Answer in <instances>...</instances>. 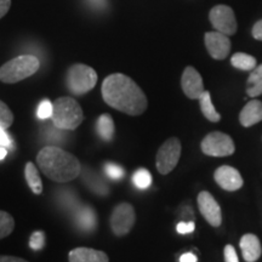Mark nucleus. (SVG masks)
<instances>
[{
    "label": "nucleus",
    "instance_id": "f257e3e1",
    "mask_svg": "<svg viewBox=\"0 0 262 262\" xmlns=\"http://www.w3.org/2000/svg\"><path fill=\"white\" fill-rule=\"evenodd\" d=\"M101 93L108 106L129 116H140L147 110L148 102L145 93L125 74L108 75L103 80Z\"/></svg>",
    "mask_w": 262,
    "mask_h": 262
},
{
    "label": "nucleus",
    "instance_id": "f03ea898",
    "mask_svg": "<svg viewBox=\"0 0 262 262\" xmlns=\"http://www.w3.org/2000/svg\"><path fill=\"white\" fill-rule=\"evenodd\" d=\"M39 168L55 182H70L80 175L79 160L67 150L55 146H48L38 153Z\"/></svg>",
    "mask_w": 262,
    "mask_h": 262
},
{
    "label": "nucleus",
    "instance_id": "7ed1b4c3",
    "mask_svg": "<svg viewBox=\"0 0 262 262\" xmlns=\"http://www.w3.org/2000/svg\"><path fill=\"white\" fill-rule=\"evenodd\" d=\"M52 124L60 130H74L84 119L80 104L72 97H58L54 102Z\"/></svg>",
    "mask_w": 262,
    "mask_h": 262
},
{
    "label": "nucleus",
    "instance_id": "20e7f679",
    "mask_svg": "<svg viewBox=\"0 0 262 262\" xmlns=\"http://www.w3.org/2000/svg\"><path fill=\"white\" fill-rule=\"evenodd\" d=\"M40 63L35 56L24 55L12 58L0 67V80L6 84H15L37 73Z\"/></svg>",
    "mask_w": 262,
    "mask_h": 262
},
{
    "label": "nucleus",
    "instance_id": "39448f33",
    "mask_svg": "<svg viewBox=\"0 0 262 262\" xmlns=\"http://www.w3.org/2000/svg\"><path fill=\"white\" fill-rule=\"evenodd\" d=\"M66 83L72 94L80 96L94 89L97 83V73L86 64H73L67 72Z\"/></svg>",
    "mask_w": 262,
    "mask_h": 262
},
{
    "label": "nucleus",
    "instance_id": "423d86ee",
    "mask_svg": "<svg viewBox=\"0 0 262 262\" xmlns=\"http://www.w3.org/2000/svg\"><path fill=\"white\" fill-rule=\"evenodd\" d=\"M201 148L204 155L210 157L232 156L235 150L232 137L220 131H214L206 135L202 141Z\"/></svg>",
    "mask_w": 262,
    "mask_h": 262
},
{
    "label": "nucleus",
    "instance_id": "0eeeda50",
    "mask_svg": "<svg viewBox=\"0 0 262 262\" xmlns=\"http://www.w3.org/2000/svg\"><path fill=\"white\" fill-rule=\"evenodd\" d=\"M181 157V142L176 137L166 140L157 153V169L162 175L171 172Z\"/></svg>",
    "mask_w": 262,
    "mask_h": 262
},
{
    "label": "nucleus",
    "instance_id": "6e6552de",
    "mask_svg": "<svg viewBox=\"0 0 262 262\" xmlns=\"http://www.w3.org/2000/svg\"><path fill=\"white\" fill-rule=\"evenodd\" d=\"M135 220L136 215L133 205L127 204V203H122V204L116 206L112 215H111V229L118 237H122L131 231V228L135 225Z\"/></svg>",
    "mask_w": 262,
    "mask_h": 262
},
{
    "label": "nucleus",
    "instance_id": "1a4fd4ad",
    "mask_svg": "<svg viewBox=\"0 0 262 262\" xmlns=\"http://www.w3.org/2000/svg\"><path fill=\"white\" fill-rule=\"evenodd\" d=\"M209 18L216 31L226 35H233L237 32V19L234 11L227 5H216L210 10Z\"/></svg>",
    "mask_w": 262,
    "mask_h": 262
},
{
    "label": "nucleus",
    "instance_id": "9d476101",
    "mask_svg": "<svg viewBox=\"0 0 262 262\" xmlns=\"http://www.w3.org/2000/svg\"><path fill=\"white\" fill-rule=\"evenodd\" d=\"M205 47L212 58L225 60L231 51V40L224 33L208 32L205 34Z\"/></svg>",
    "mask_w": 262,
    "mask_h": 262
},
{
    "label": "nucleus",
    "instance_id": "9b49d317",
    "mask_svg": "<svg viewBox=\"0 0 262 262\" xmlns=\"http://www.w3.org/2000/svg\"><path fill=\"white\" fill-rule=\"evenodd\" d=\"M198 208L204 219L214 227H219L222 222L221 208L216 199L209 192L203 191L198 195Z\"/></svg>",
    "mask_w": 262,
    "mask_h": 262
},
{
    "label": "nucleus",
    "instance_id": "f8f14e48",
    "mask_svg": "<svg viewBox=\"0 0 262 262\" xmlns=\"http://www.w3.org/2000/svg\"><path fill=\"white\" fill-rule=\"evenodd\" d=\"M214 178L216 183L221 188L229 192L238 191L239 188H242L244 183L241 172L235 168H232V166L228 165H222L220 168L216 169Z\"/></svg>",
    "mask_w": 262,
    "mask_h": 262
},
{
    "label": "nucleus",
    "instance_id": "ddd939ff",
    "mask_svg": "<svg viewBox=\"0 0 262 262\" xmlns=\"http://www.w3.org/2000/svg\"><path fill=\"white\" fill-rule=\"evenodd\" d=\"M181 85L186 96L188 98H192V100H198L202 96V94L205 91L202 75L198 73V71L195 68L191 67V66L183 71Z\"/></svg>",
    "mask_w": 262,
    "mask_h": 262
},
{
    "label": "nucleus",
    "instance_id": "4468645a",
    "mask_svg": "<svg viewBox=\"0 0 262 262\" xmlns=\"http://www.w3.org/2000/svg\"><path fill=\"white\" fill-rule=\"evenodd\" d=\"M241 249L244 260L247 262H255L260 258L262 247L260 241L253 233L244 234L241 239Z\"/></svg>",
    "mask_w": 262,
    "mask_h": 262
},
{
    "label": "nucleus",
    "instance_id": "2eb2a0df",
    "mask_svg": "<svg viewBox=\"0 0 262 262\" xmlns=\"http://www.w3.org/2000/svg\"><path fill=\"white\" fill-rule=\"evenodd\" d=\"M239 122L245 127L253 126L255 124L262 122V102L257 100H251L245 104L241 114Z\"/></svg>",
    "mask_w": 262,
    "mask_h": 262
},
{
    "label": "nucleus",
    "instance_id": "dca6fc26",
    "mask_svg": "<svg viewBox=\"0 0 262 262\" xmlns=\"http://www.w3.org/2000/svg\"><path fill=\"white\" fill-rule=\"evenodd\" d=\"M70 262H108L106 253L91 248H75L68 255Z\"/></svg>",
    "mask_w": 262,
    "mask_h": 262
},
{
    "label": "nucleus",
    "instance_id": "f3484780",
    "mask_svg": "<svg viewBox=\"0 0 262 262\" xmlns=\"http://www.w3.org/2000/svg\"><path fill=\"white\" fill-rule=\"evenodd\" d=\"M75 222H77L78 227L85 232L94 231L97 225L96 212L90 206H83L75 214Z\"/></svg>",
    "mask_w": 262,
    "mask_h": 262
},
{
    "label": "nucleus",
    "instance_id": "a211bd4d",
    "mask_svg": "<svg viewBox=\"0 0 262 262\" xmlns=\"http://www.w3.org/2000/svg\"><path fill=\"white\" fill-rule=\"evenodd\" d=\"M247 94L250 97L260 96L262 94V64L256 66L251 71L247 83Z\"/></svg>",
    "mask_w": 262,
    "mask_h": 262
},
{
    "label": "nucleus",
    "instance_id": "6ab92c4d",
    "mask_svg": "<svg viewBox=\"0 0 262 262\" xmlns=\"http://www.w3.org/2000/svg\"><path fill=\"white\" fill-rule=\"evenodd\" d=\"M198 100H199V104H201L202 113L204 114V117L206 118V119L210 120V122H212V123L220 122L221 116L217 113V111L215 110L214 104H212L210 93H209V91H204Z\"/></svg>",
    "mask_w": 262,
    "mask_h": 262
},
{
    "label": "nucleus",
    "instance_id": "aec40b11",
    "mask_svg": "<svg viewBox=\"0 0 262 262\" xmlns=\"http://www.w3.org/2000/svg\"><path fill=\"white\" fill-rule=\"evenodd\" d=\"M96 131L103 141H111L114 136V122L110 114H102L97 119Z\"/></svg>",
    "mask_w": 262,
    "mask_h": 262
},
{
    "label": "nucleus",
    "instance_id": "412c9836",
    "mask_svg": "<svg viewBox=\"0 0 262 262\" xmlns=\"http://www.w3.org/2000/svg\"><path fill=\"white\" fill-rule=\"evenodd\" d=\"M25 176L32 192L35 193V194H40L42 192V182L40 176H39L38 169L35 168V165L32 162H28L27 165H26Z\"/></svg>",
    "mask_w": 262,
    "mask_h": 262
},
{
    "label": "nucleus",
    "instance_id": "4be33fe9",
    "mask_svg": "<svg viewBox=\"0 0 262 262\" xmlns=\"http://www.w3.org/2000/svg\"><path fill=\"white\" fill-rule=\"evenodd\" d=\"M231 63L234 68L242 71H253L256 67V58L244 52H237L231 58Z\"/></svg>",
    "mask_w": 262,
    "mask_h": 262
},
{
    "label": "nucleus",
    "instance_id": "5701e85b",
    "mask_svg": "<svg viewBox=\"0 0 262 262\" xmlns=\"http://www.w3.org/2000/svg\"><path fill=\"white\" fill-rule=\"evenodd\" d=\"M133 182L136 188L146 189L152 185V176H150V172L148 170L145 168H141L134 172Z\"/></svg>",
    "mask_w": 262,
    "mask_h": 262
},
{
    "label": "nucleus",
    "instance_id": "b1692460",
    "mask_svg": "<svg viewBox=\"0 0 262 262\" xmlns=\"http://www.w3.org/2000/svg\"><path fill=\"white\" fill-rule=\"evenodd\" d=\"M15 228V220L9 212L0 210V239L8 237Z\"/></svg>",
    "mask_w": 262,
    "mask_h": 262
},
{
    "label": "nucleus",
    "instance_id": "393cba45",
    "mask_svg": "<svg viewBox=\"0 0 262 262\" xmlns=\"http://www.w3.org/2000/svg\"><path fill=\"white\" fill-rule=\"evenodd\" d=\"M14 123V114L4 102L0 101V127L8 129Z\"/></svg>",
    "mask_w": 262,
    "mask_h": 262
},
{
    "label": "nucleus",
    "instance_id": "a878e982",
    "mask_svg": "<svg viewBox=\"0 0 262 262\" xmlns=\"http://www.w3.org/2000/svg\"><path fill=\"white\" fill-rule=\"evenodd\" d=\"M52 111H54V103H51L48 98L42 100L38 106L37 116L39 119L45 120L52 117Z\"/></svg>",
    "mask_w": 262,
    "mask_h": 262
},
{
    "label": "nucleus",
    "instance_id": "bb28decb",
    "mask_svg": "<svg viewBox=\"0 0 262 262\" xmlns=\"http://www.w3.org/2000/svg\"><path fill=\"white\" fill-rule=\"evenodd\" d=\"M104 172H106L108 178L113 180H120L124 176V173H125L122 166L117 165L114 163H107L104 165Z\"/></svg>",
    "mask_w": 262,
    "mask_h": 262
},
{
    "label": "nucleus",
    "instance_id": "cd10ccee",
    "mask_svg": "<svg viewBox=\"0 0 262 262\" xmlns=\"http://www.w3.org/2000/svg\"><path fill=\"white\" fill-rule=\"evenodd\" d=\"M45 245V234L42 232H34L29 239V247L33 250H40Z\"/></svg>",
    "mask_w": 262,
    "mask_h": 262
},
{
    "label": "nucleus",
    "instance_id": "c85d7f7f",
    "mask_svg": "<svg viewBox=\"0 0 262 262\" xmlns=\"http://www.w3.org/2000/svg\"><path fill=\"white\" fill-rule=\"evenodd\" d=\"M225 262H239L238 260V255L235 253V249L232 247V245H226L225 251Z\"/></svg>",
    "mask_w": 262,
    "mask_h": 262
},
{
    "label": "nucleus",
    "instance_id": "c756f323",
    "mask_svg": "<svg viewBox=\"0 0 262 262\" xmlns=\"http://www.w3.org/2000/svg\"><path fill=\"white\" fill-rule=\"evenodd\" d=\"M194 222H180V224L176 226V231H178L180 234L192 233V232L194 231Z\"/></svg>",
    "mask_w": 262,
    "mask_h": 262
},
{
    "label": "nucleus",
    "instance_id": "7c9ffc66",
    "mask_svg": "<svg viewBox=\"0 0 262 262\" xmlns=\"http://www.w3.org/2000/svg\"><path fill=\"white\" fill-rule=\"evenodd\" d=\"M0 146L6 147V148H11L12 147L11 139H10L5 129H2V127H0Z\"/></svg>",
    "mask_w": 262,
    "mask_h": 262
},
{
    "label": "nucleus",
    "instance_id": "2f4dec72",
    "mask_svg": "<svg viewBox=\"0 0 262 262\" xmlns=\"http://www.w3.org/2000/svg\"><path fill=\"white\" fill-rule=\"evenodd\" d=\"M251 33H253V37L256 39V40L262 41V19L257 21L256 24L254 25L253 31H251Z\"/></svg>",
    "mask_w": 262,
    "mask_h": 262
},
{
    "label": "nucleus",
    "instance_id": "473e14b6",
    "mask_svg": "<svg viewBox=\"0 0 262 262\" xmlns=\"http://www.w3.org/2000/svg\"><path fill=\"white\" fill-rule=\"evenodd\" d=\"M10 6H11V0H0V18L8 14Z\"/></svg>",
    "mask_w": 262,
    "mask_h": 262
},
{
    "label": "nucleus",
    "instance_id": "72a5a7b5",
    "mask_svg": "<svg viewBox=\"0 0 262 262\" xmlns=\"http://www.w3.org/2000/svg\"><path fill=\"white\" fill-rule=\"evenodd\" d=\"M0 262H28L21 257L8 256V255H0Z\"/></svg>",
    "mask_w": 262,
    "mask_h": 262
},
{
    "label": "nucleus",
    "instance_id": "f704fd0d",
    "mask_svg": "<svg viewBox=\"0 0 262 262\" xmlns=\"http://www.w3.org/2000/svg\"><path fill=\"white\" fill-rule=\"evenodd\" d=\"M196 256L193 253H186L181 255V257H180V262H196Z\"/></svg>",
    "mask_w": 262,
    "mask_h": 262
},
{
    "label": "nucleus",
    "instance_id": "c9c22d12",
    "mask_svg": "<svg viewBox=\"0 0 262 262\" xmlns=\"http://www.w3.org/2000/svg\"><path fill=\"white\" fill-rule=\"evenodd\" d=\"M8 155V150H6V147L0 146V160H3Z\"/></svg>",
    "mask_w": 262,
    "mask_h": 262
},
{
    "label": "nucleus",
    "instance_id": "e433bc0d",
    "mask_svg": "<svg viewBox=\"0 0 262 262\" xmlns=\"http://www.w3.org/2000/svg\"><path fill=\"white\" fill-rule=\"evenodd\" d=\"M91 3H93V4H95V5H102L103 4V0H90Z\"/></svg>",
    "mask_w": 262,
    "mask_h": 262
}]
</instances>
